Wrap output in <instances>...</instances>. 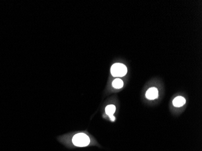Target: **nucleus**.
I'll use <instances>...</instances> for the list:
<instances>
[{
    "label": "nucleus",
    "mask_w": 202,
    "mask_h": 151,
    "mask_svg": "<svg viewBox=\"0 0 202 151\" xmlns=\"http://www.w3.org/2000/svg\"><path fill=\"white\" fill-rule=\"evenodd\" d=\"M73 144L77 147L87 146L90 143V137L84 133L80 132L75 134L72 138Z\"/></svg>",
    "instance_id": "nucleus-1"
},
{
    "label": "nucleus",
    "mask_w": 202,
    "mask_h": 151,
    "mask_svg": "<svg viewBox=\"0 0 202 151\" xmlns=\"http://www.w3.org/2000/svg\"><path fill=\"white\" fill-rule=\"evenodd\" d=\"M127 73L126 67L122 63H114L111 68V73L114 77H123Z\"/></svg>",
    "instance_id": "nucleus-2"
},
{
    "label": "nucleus",
    "mask_w": 202,
    "mask_h": 151,
    "mask_svg": "<svg viewBox=\"0 0 202 151\" xmlns=\"http://www.w3.org/2000/svg\"><path fill=\"white\" fill-rule=\"evenodd\" d=\"M158 90L156 88H151L146 92V97L149 100H154L158 97Z\"/></svg>",
    "instance_id": "nucleus-3"
},
{
    "label": "nucleus",
    "mask_w": 202,
    "mask_h": 151,
    "mask_svg": "<svg viewBox=\"0 0 202 151\" xmlns=\"http://www.w3.org/2000/svg\"><path fill=\"white\" fill-rule=\"evenodd\" d=\"M116 107L114 104H109L105 108V113L109 116V119L111 121H114L115 120V117L113 116V114L116 111Z\"/></svg>",
    "instance_id": "nucleus-4"
},
{
    "label": "nucleus",
    "mask_w": 202,
    "mask_h": 151,
    "mask_svg": "<svg viewBox=\"0 0 202 151\" xmlns=\"http://www.w3.org/2000/svg\"><path fill=\"white\" fill-rule=\"evenodd\" d=\"M186 103L185 98L182 96H178L176 97L172 101L173 105L176 107H182Z\"/></svg>",
    "instance_id": "nucleus-5"
},
{
    "label": "nucleus",
    "mask_w": 202,
    "mask_h": 151,
    "mask_svg": "<svg viewBox=\"0 0 202 151\" xmlns=\"http://www.w3.org/2000/svg\"><path fill=\"white\" fill-rule=\"evenodd\" d=\"M112 85L114 88L120 89L123 87L124 82L120 79H114L112 82Z\"/></svg>",
    "instance_id": "nucleus-6"
}]
</instances>
